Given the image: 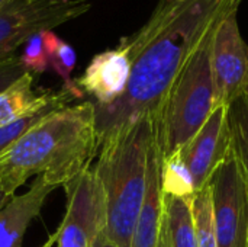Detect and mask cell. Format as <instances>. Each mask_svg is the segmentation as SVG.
Returning a JSON list of instances; mask_svg holds the SVG:
<instances>
[{"instance_id": "6da1fadb", "label": "cell", "mask_w": 248, "mask_h": 247, "mask_svg": "<svg viewBox=\"0 0 248 247\" xmlns=\"http://www.w3.org/2000/svg\"><path fill=\"white\" fill-rule=\"evenodd\" d=\"M243 0H160L150 19L124 38L132 67L124 95L96 106L97 148L108 135L142 119L155 121L185 64L206 35Z\"/></svg>"}, {"instance_id": "7a4b0ae2", "label": "cell", "mask_w": 248, "mask_h": 247, "mask_svg": "<svg viewBox=\"0 0 248 247\" xmlns=\"http://www.w3.org/2000/svg\"><path fill=\"white\" fill-rule=\"evenodd\" d=\"M96 154L94 103L67 105L0 153V186L9 197L31 176H41L55 188L64 186L92 167Z\"/></svg>"}, {"instance_id": "3957f363", "label": "cell", "mask_w": 248, "mask_h": 247, "mask_svg": "<svg viewBox=\"0 0 248 247\" xmlns=\"http://www.w3.org/2000/svg\"><path fill=\"white\" fill-rule=\"evenodd\" d=\"M154 119L142 118L100 141L92 166L105 194L106 237L116 247H131L145 188Z\"/></svg>"}, {"instance_id": "277c9868", "label": "cell", "mask_w": 248, "mask_h": 247, "mask_svg": "<svg viewBox=\"0 0 248 247\" xmlns=\"http://www.w3.org/2000/svg\"><path fill=\"white\" fill-rule=\"evenodd\" d=\"M217 25L206 32L185 64L154 121L161 162L174 156L203 127L215 109L211 47Z\"/></svg>"}, {"instance_id": "5b68a950", "label": "cell", "mask_w": 248, "mask_h": 247, "mask_svg": "<svg viewBox=\"0 0 248 247\" xmlns=\"http://www.w3.org/2000/svg\"><path fill=\"white\" fill-rule=\"evenodd\" d=\"M89 0H16L0 10V60L12 55L29 36L70 22L86 12Z\"/></svg>"}, {"instance_id": "8992f818", "label": "cell", "mask_w": 248, "mask_h": 247, "mask_svg": "<svg viewBox=\"0 0 248 247\" xmlns=\"http://www.w3.org/2000/svg\"><path fill=\"white\" fill-rule=\"evenodd\" d=\"M65 214L58 226L57 247H93L106 227L103 189L92 167L64 185Z\"/></svg>"}, {"instance_id": "52a82bcc", "label": "cell", "mask_w": 248, "mask_h": 247, "mask_svg": "<svg viewBox=\"0 0 248 247\" xmlns=\"http://www.w3.org/2000/svg\"><path fill=\"white\" fill-rule=\"evenodd\" d=\"M211 73L215 108L230 106L248 87V45L238 26V7L230 10L217 25L211 47Z\"/></svg>"}, {"instance_id": "ba28073f", "label": "cell", "mask_w": 248, "mask_h": 247, "mask_svg": "<svg viewBox=\"0 0 248 247\" xmlns=\"http://www.w3.org/2000/svg\"><path fill=\"white\" fill-rule=\"evenodd\" d=\"M209 185L218 247H247L248 183L234 148Z\"/></svg>"}, {"instance_id": "9c48e42d", "label": "cell", "mask_w": 248, "mask_h": 247, "mask_svg": "<svg viewBox=\"0 0 248 247\" xmlns=\"http://www.w3.org/2000/svg\"><path fill=\"white\" fill-rule=\"evenodd\" d=\"M230 106H217L203 127L177 151L187 166L196 192L209 185L214 173L232 151Z\"/></svg>"}, {"instance_id": "30bf717a", "label": "cell", "mask_w": 248, "mask_h": 247, "mask_svg": "<svg viewBox=\"0 0 248 247\" xmlns=\"http://www.w3.org/2000/svg\"><path fill=\"white\" fill-rule=\"evenodd\" d=\"M131 67L129 45L125 39H121L116 48L94 55L83 76L74 82L83 93L93 96L96 106H108L124 95L131 76Z\"/></svg>"}, {"instance_id": "8fae6325", "label": "cell", "mask_w": 248, "mask_h": 247, "mask_svg": "<svg viewBox=\"0 0 248 247\" xmlns=\"http://www.w3.org/2000/svg\"><path fill=\"white\" fill-rule=\"evenodd\" d=\"M55 189L36 176L22 195H13L0 210V247H22L31 221L38 217L46 198Z\"/></svg>"}, {"instance_id": "7c38bea8", "label": "cell", "mask_w": 248, "mask_h": 247, "mask_svg": "<svg viewBox=\"0 0 248 247\" xmlns=\"http://www.w3.org/2000/svg\"><path fill=\"white\" fill-rule=\"evenodd\" d=\"M160 169L161 160L154 137V143L148 153L145 197L135 223L131 247H157L164 217V195L161 191Z\"/></svg>"}, {"instance_id": "4fadbf2b", "label": "cell", "mask_w": 248, "mask_h": 247, "mask_svg": "<svg viewBox=\"0 0 248 247\" xmlns=\"http://www.w3.org/2000/svg\"><path fill=\"white\" fill-rule=\"evenodd\" d=\"M73 99L74 96L62 87L58 92H52V90L42 92L36 103L28 112L13 119L12 122L0 127V153L9 148L10 146H13L17 140H20L29 130H32L45 116H48L57 109L70 105Z\"/></svg>"}, {"instance_id": "5bb4252c", "label": "cell", "mask_w": 248, "mask_h": 247, "mask_svg": "<svg viewBox=\"0 0 248 247\" xmlns=\"http://www.w3.org/2000/svg\"><path fill=\"white\" fill-rule=\"evenodd\" d=\"M164 217L171 247H199L192 215V198L164 195Z\"/></svg>"}, {"instance_id": "9a60e30c", "label": "cell", "mask_w": 248, "mask_h": 247, "mask_svg": "<svg viewBox=\"0 0 248 247\" xmlns=\"http://www.w3.org/2000/svg\"><path fill=\"white\" fill-rule=\"evenodd\" d=\"M44 39L48 52L49 67L61 77L62 89L68 90L74 96V99H81L84 93L78 89L76 82L71 79V73L74 71L77 63V55L74 48L52 31H45Z\"/></svg>"}, {"instance_id": "2e32d148", "label": "cell", "mask_w": 248, "mask_h": 247, "mask_svg": "<svg viewBox=\"0 0 248 247\" xmlns=\"http://www.w3.org/2000/svg\"><path fill=\"white\" fill-rule=\"evenodd\" d=\"M39 95L33 90V74L29 71L3 90L0 93V127L28 112L36 103Z\"/></svg>"}, {"instance_id": "e0dca14e", "label": "cell", "mask_w": 248, "mask_h": 247, "mask_svg": "<svg viewBox=\"0 0 248 247\" xmlns=\"http://www.w3.org/2000/svg\"><path fill=\"white\" fill-rule=\"evenodd\" d=\"M192 215L195 224V233L199 247H218L214 205H212V189L206 185L198 191L192 198Z\"/></svg>"}, {"instance_id": "ac0fdd59", "label": "cell", "mask_w": 248, "mask_h": 247, "mask_svg": "<svg viewBox=\"0 0 248 247\" xmlns=\"http://www.w3.org/2000/svg\"><path fill=\"white\" fill-rule=\"evenodd\" d=\"M160 176L163 195L177 198H193V195L196 194L193 178L179 153L161 162Z\"/></svg>"}, {"instance_id": "d6986e66", "label": "cell", "mask_w": 248, "mask_h": 247, "mask_svg": "<svg viewBox=\"0 0 248 247\" xmlns=\"http://www.w3.org/2000/svg\"><path fill=\"white\" fill-rule=\"evenodd\" d=\"M228 119L232 135V148L248 183V106L244 96L230 105Z\"/></svg>"}, {"instance_id": "ffe728a7", "label": "cell", "mask_w": 248, "mask_h": 247, "mask_svg": "<svg viewBox=\"0 0 248 247\" xmlns=\"http://www.w3.org/2000/svg\"><path fill=\"white\" fill-rule=\"evenodd\" d=\"M44 32H38L33 33L32 36H29L26 39V42L23 44V52L19 57L22 66L26 68V71L29 73H44L46 68H49V63H48V52H46V47H45V39H44Z\"/></svg>"}, {"instance_id": "44dd1931", "label": "cell", "mask_w": 248, "mask_h": 247, "mask_svg": "<svg viewBox=\"0 0 248 247\" xmlns=\"http://www.w3.org/2000/svg\"><path fill=\"white\" fill-rule=\"evenodd\" d=\"M26 71L17 55L12 54L0 60V93L19 80Z\"/></svg>"}, {"instance_id": "7402d4cb", "label": "cell", "mask_w": 248, "mask_h": 247, "mask_svg": "<svg viewBox=\"0 0 248 247\" xmlns=\"http://www.w3.org/2000/svg\"><path fill=\"white\" fill-rule=\"evenodd\" d=\"M157 247H171L166 217H163V224H161V230H160V237H158V242H157Z\"/></svg>"}, {"instance_id": "603a6c76", "label": "cell", "mask_w": 248, "mask_h": 247, "mask_svg": "<svg viewBox=\"0 0 248 247\" xmlns=\"http://www.w3.org/2000/svg\"><path fill=\"white\" fill-rule=\"evenodd\" d=\"M93 247H116L108 237H106V234H105V231L96 239V242L93 243Z\"/></svg>"}, {"instance_id": "cb8c5ba5", "label": "cell", "mask_w": 248, "mask_h": 247, "mask_svg": "<svg viewBox=\"0 0 248 247\" xmlns=\"http://www.w3.org/2000/svg\"><path fill=\"white\" fill-rule=\"evenodd\" d=\"M10 198H12V197H9V195H7V194L4 192V189H3V188L0 186V210H1L3 207H4V204H6V202H7V201L10 199Z\"/></svg>"}, {"instance_id": "d4e9b609", "label": "cell", "mask_w": 248, "mask_h": 247, "mask_svg": "<svg viewBox=\"0 0 248 247\" xmlns=\"http://www.w3.org/2000/svg\"><path fill=\"white\" fill-rule=\"evenodd\" d=\"M55 242H57V234L54 233V234H51V236L48 237V240H46L42 246H39V247H52L54 245H55Z\"/></svg>"}, {"instance_id": "484cf974", "label": "cell", "mask_w": 248, "mask_h": 247, "mask_svg": "<svg viewBox=\"0 0 248 247\" xmlns=\"http://www.w3.org/2000/svg\"><path fill=\"white\" fill-rule=\"evenodd\" d=\"M13 1H16V0H0V10H3L4 7H7V6L12 4Z\"/></svg>"}, {"instance_id": "4316f807", "label": "cell", "mask_w": 248, "mask_h": 247, "mask_svg": "<svg viewBox=\"0 0 248 247\" xmlns=\"http://www.w3.org/2000/svg\"><path fill=\"white\" fill-rule=\"evenodd\" d=\"M244 99H246V103H247V106H248V87H247V90H246V93H244Z\"/></svg>"}, {"instance_id": "83f0119b", "label": "cell", "mask_w": 248, "mask_h": 247, "mask_svg": "<svg viewBox=\"0 0 248 247\" xmlns=\"http://www.w3.org/2000/svg\"><path fill=\"white\" fill-rule=\"evenodd\" d=\"M247 247H248V236H247Z\"/></svg>"}]
</instances>
